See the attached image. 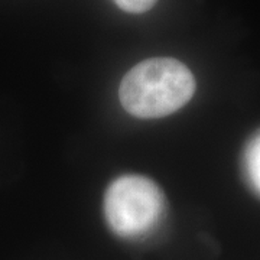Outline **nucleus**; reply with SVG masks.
I'll list each match as a JSON object with an SVG mask.
<instances>
[{
	"instance_id": "obj_4",
	"label": "nucleus",
	"mask_w": 260,
	"mask_h": 260,
	"mask_svg": "<svg viewBox=\"0 0 260 260\" xmlns=\"http://www.w3.org/2000/svg\"><path fill=\"white\" fill-rule=\"evenodd\" d=\"M120 9L126 10L129 13H142L149 10L156 0H114Z\"/></svg>"
},
{
	"instance_id": "obj_1",
	"label": "nucleus",
	"mask_w": 260,
	"mask_h": 260,
	"mask_svg": "<svg viewBox=\"0 0 260 260\" xmlns=\"http://www.w3.org/2000/svg\"><path fill=\"white\" fill-rule=\"evenodd\" d=\"M195 78L189 68L174 58H152L133 67L120 84L126 112L142 117H164L191 100Z\"/></svg>"
},
{
	"instance_id": "obj_3",
	"label": "nucleus",
	"mask_w": 260,
	"mask_h": 260,
	"mask_svg": "<svg viewBox=\"0 0 260 260\" xmlns=\"http://www.w3.org/2000/svg\"><path fill=\"white\" fill-rule=\"evenodd\" d=\"M244 174L251 188L260 194V132H257L247 143L243 156Z\"/></svg>"
},
{
	"instance_id": "obj_2",
	"label": "nucleus",
	"mask_w": 260,
	"mask_h": 260,
	"mask_svg": "<svg viewBox=\"0 0 260 260\" xmlns=\"http://www.w3.org/2000/svg\"><path fill=\"white\" fill-rule=\"evenodd\" d=\"M164 194L152 179L126 175L113 181L104 195V215L113 232L138 237L150 232L164 213Z\"/></svg>"
}]
</instances>
